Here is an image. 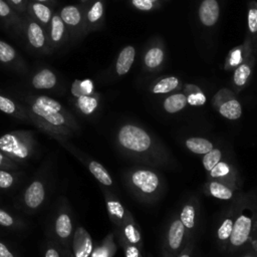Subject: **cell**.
I'll use <instances>...</instances> for the list:
<instances>
[{"instance_id": "39", "label": "cell", "mask_w": 257, "mask_h": 257, "mask_svg": "<svg viewBox=\"0 0 257 257\" xmlns=\"http://www.w3.org/2000/svg\"><path fill=\"white\" fill-rule=\"evenodd\" d=\"M223 159H224V155L222 150L219 148H214L209 153L203 155L202 165L204 169L207 172H209L213 167H215Z\"/></svg>"}, {"instance_id": "35", "label": "cell", "mask_w": 257, "mask_h": 257, "mask_svg": "<svg viewBox=\"0 0 257 257\" xmlns=\"http://www.w3.org/2000/svg\"><path fill=\"white\" fill-rule=\"evenodd\" d=\"M247 26H248L247 35L251 39L252 44L257 47V2L255 0H251L248 3Z\"/></svg>"}, {"instance_id": "7", "label": "cell", "mask_w": 257, "mask_h": 257, "mask_svg": "<svg viewBox=\"0 0 257 257\" xmlns=\"http://www.w3.org/2000/svg\"><path fill=\"white\" fill-rule=\"evenodd\" d=\"M21 32L25 35L26 42L31 49L44 54H49L52 51L47 30L30 16L23 18Z\"/></svg>"}, {"instance_id": "53", "label": "cell", "mask_w": 257, "mask_h": 257, "mask_svg": "<svg viewBox=\"0 0 257 257\" xmlns=\"http://www.w3.org/2000/svg\"><path fill=\"white\" fill-rule=\"evenodd\" d=\"M82 3H86V2H89L90 0H80Z\"/></svg>"}, {"instance_id": "13", "label": "cell", "mask_w": 257, "mask_h": 257, "mask_svg": "<svg viewBox=\"0 0 257 257\" xmlns=\"http://www.w3.org/2000/svg\"><path fill=\"white\" fill-rule=\"evenodd\" d=\"M252 53H253V44L251 42V39L247 35L242 44L233 47L228 52L225 59V63H224V69L227 71L234 70L237 66L243 63Z\"/></svg>"}, {"instance_id": "30", "label": "cell", "mask_w": 257, "mask_h": 257, "mask_svg": "<svg viewBox=\"0 0 257 257\" xmlns=\"http://www.w3.org/2000/svg\"><path fill=\"white\" fill-rule=\"evenodd\" d=\"M185 146L190 152L202 156L209 153L211 150L215 148L214 144L210 140L202 137L187 138L185 140Z\"/></svg>"}, {"instance_id": "9", "label": "cell", "mask_w": 257, "mask_h": 257, "mask_svg": "<svg viewBox=\"0 0 257 257\" xmlns=\"http://www.w3.org/2000/svg\"><path fill=\"white\" fill-rule=\"evenodd\" d=\"M84 6L76 4L63 6L59 10L58 14L64 22L70 36L79 37L86 33L84 25Z\"/></svg>"}, {"instance_id": "21", "label": "cell", "mask_w": 257, "mask_h": 257, "mask_svg": "<svg viewBox=\"0 0 257 257\" xmlns=\"http://www.w3.org/2000/svg\"><path fill=\"white\" fill-rule=\"evenodd\" d=\"M27 13L28 16L37 21L47 30L53 15L52 9L48 4L35 1H28Z\"/></svg>"}, {"instance_id": "15", "label": "cell", "mask_w": 257, "mask_h": 257, "mask_svg": "<svg viewBox=\"0 0 257 257\" xmlns=\"http://www.w3.org/2000/svg\"><path fill=\"white\" fill-rule=\"evenodd\" d=\"M104 196L108 216L116 228H119L133 214L125 207H123L120 201L111 193L106 191L104 192Z\"/></svg>"}, {"instance_id": "6", "label": "cell", "mask_w": 257, "mask_h": 257, "mask_svg": "<svg viewBox=\"0 0 257 257\" xmlns=\"http://www.w3.org/2000/svg\"><path fill=\"white\" fill-rule=\"evenodd\" d=\"M186 244L185 227L183 226L179 215H174L163 238L162 257H177Z\"/></svg>"}, {"instance_id": "27", "label": "cell", "mask_w": 257, "mask_h": 257, "mask_svg": "<svg viewBox=\"0 0 257 257\" xmlns=\"http://www.w3.org/2000/svg\"><path fill=\"white\" fill-rule=\"evenodd\" d=\"M136 57V49L133 45L124 46L118 53L115 61V72L118 76L125 75L132 68Z\"/></svg>"}, {"instance_id": "22", "label": "cell", "mask_w": 257, "mask_h": 257, "mask_svg": "<svg viewBox=\"0 0 257 257\" xmlns=\"http://www.w3.org/2000/svg\"><path fill=\"white\" fill-rule=\"evenodd\" d=\"M0 63L14 69H25L26 65L17 50L8 42L0 39Z\"/></svg>"}, {"instance_id": "29", "label": "cell", "mask_w": 257, "mask_h": 257, "mask_svg": "<svg viewBox=\"0 0 257 257\" xmlns=\"http://www.w3.org/2000/svg\"><path fill=\"white\" fill-rule=\"evenodd\" d=\"M0 19L10 28L16 30L17 33L22 31L23 18L16 13L6 0H0Z\"/></svg>"}, {"instance_id": "34", "label": "cell", "mask_w": 257, "mask_h": 257, "mask_svg": "<svg viewBox=\"0 0 257 257\" xmlns=\"http://www.w3.org/2000/svg\"><path fill=\"white\" fill-rule=\"evenodd\" d=\"M76 106L77 108L86 115H89L95 111L99 103V94L94 92L88 95H81L76 97Z\"/></svg>"}, {"instance_id": "18", "label": "cell", "mask_w": 257, "mask_h": 257, "mask_svg": "<svg viewBox=\"0 0 257 257\" xmlns=\"http://www.w3.org/2000/svg\"><path fill=\"white\" fill-rule=\"evenodd\" d=\"M165 48L161 42H155L144 54V66L147 71L155 72L159 70L165 61Z\"/></svg>"}, {"instance_id": "24", "label": "cell", "mask_w": 257, "mask_h": 257, "mask_svg": "<svg viewBox=\"0 0 257 257\" xmlns=\"http://www.w3.org/2000/svg\"><path fill=\"white\" fill-rule=\"evenodd\" d=\"M73 253L74 257H89L92 252V240L87 231L78 228L73 237Z\"/></svg>"}, {"instance_id": "12", "label": "cell", "mask_w": 257, "mask_h": 257, "mask_svg": "<svg viewBox=\"0 0 257 257\" xmlns=\"http://www.w3.org/2000/svg\"><path fill=\"white\" fill-rule=\"evenodd\" d=\"M237 214V203L236 200L233 202L232 206L228 209L225 215L221 218L216 232V239L219 247L222 250H227L228 243L233 231L234 221Z\"/></svg>"}, {"instance_id": "17", "label": "cell", "mask_w": 257, "mask_h": 257, "mask_svg": "<svg viewBox=\"0 0 257 257\" xmlns=\"http://www.w3.org/2000/svg\"><path fill=\"white\" fill-rule=\"evenodd\" d=\"M255 65V55L252 53L243 63L234 69L233 86L236 92L241 91L248 84Z\"/></svg>"}, {"instance_id": "47", "label": "cell", "mask_w": 257, "mask_h": 257, "mask_svg": "<svg viewBox=\"0 0 257 257\" xmlns=\"http://www.w3.org/2000/svg\"><path fill=\"white\" fill-rule=\"evenodd\" d=\"M0 167H3V168H13L14 167V163L12 162V160L10 158H8L6 155H4L1 151H0Z\"/></svg>"}, {"instance_id": "38", "label": "cell", "mask_w": 257, "mask_h": 257, "mask_svg": "<svg viewBox=\"0 0 257 257\" xmlns=\"http://www.w3.org/2000/svg\"><path fill=\"white\" fill-rule=\"evenodd\" d=\"M71 93L75 97L94 93L93 81L89 78L75 79L71 85Z\"/></svg>"}, {"instance_id": "40", "label": "cell", "mask_w": 257, "mask_h": 257, "mask_svg": "<svg viewBox=\"0 0 257 257\" xmlns=\"http://www.w3.org/2000/svg\"><path fill=\"white\" fill-rule=\"evenodd\" d=\"M0 110L7 114L20 115L22 113V109L19 107L17 103H15L11 98L5 96L0 93Z\"/></svg>"}, {"instance_id": "37", "label": "cell", "mask_w": 257, "mask_h": 257, "mask_svg": "<svg viewBox=\"0 0 257 257\" xmlns=\"http://www.w3.org/2000/svg\"><path fill=\"white\" fill-rule=\"evenodd\" d=\"M55 232L61 239H66L72 232V223L68 214L61 213L55 220Z\"/></svg>"}, {"instance_id": "19", "label": "cell", "mask_w": 257, "mask_h": 257, "mask_svg": "<svg viewBox=\"0 0 257 257\" xmlns=\"http://www.w3.org/2000/svg\"><path fill=\"white\" fill-rule=\"evenodd\" d=\"M203 192L210 197L223 201H235L239 196L238 191L215 180H208L203 186Z\"/></svg>"}, {"instance_id": "32", "label": "cell", "mask_w": 257, "mask_h": 257, "mask_svg": "<svg viewBox=\"0 0 257 257\" xmlns=\"http://www.w3.org/2000/svg\"><path fill=\"white\" fill-rule=\"evenodd\" d=\"M117 250L113 233H109L102 242L95 247L89 257H113Z\"/></svg>"}, {"instance_id": "31", "label": "cell", "mask_w": 257, "mask_h": 257, "mask_svg": "<svg viewBox=\"0 0 257 257\" xmlns=\"http://www.w3.org/2000/svg\"><path fill=\"white\" fill-rule=\"evenodd\" d=\"M187 104V97L183 92L172 93L163 100L164 110L171 114L183 110Z\"/></svg>"}, {"instance_id": "4", "label": "cell", "mask_w": 257, "mask_h": 257, "mask_svg": "<svg viewBox=\"0 0 257 257\" xmlns=\"http://www.w3.org/2000/svg\"><path fill=\"white\" fill-rule=\"evenodd\" d=\"M31 116L44 128L52 131L54 133L66 134L70 128L75 127V121L72 116L64 109H46L42 108L34 103L28 102Z\"/></svg>"}, {"instance_id": "43", "label": "cell", "mask_w": 257, "mask_h": 257, "mask_svg": "<svg viewBox=\"0 0 257 257\" xmlns=\"http://www.w3.org/2000/svg\"><path fill=\"white\" fill-rule=\"evenodd\" d=\"M13 183L14 177L10 173L0 170V188L8 189L13 185Z\"/></svg>"}, {"instance_id": "16", "label": "cell", "mask_w": 257, "mask_h": 257, "mask_svg": "<svg viewBox=\"0 0 257 257\" xmlns=\"http://www.w3.org/2000/svg\"><path fill=\"white\" fill-rule=\"evenodd\" d=\"M104 18V2L103 0H94L84 11L85 32L95 30L102 25Z\"/></svg>"}, {"instance_id": "36", "label": "cell", "mask_w": 257, "mask_h": 257, "mask_svg": "<svg viewBox=\"0 0 257 257\" xmlns=\"http://www.w3.org/2000/svg\"><path fill=\"white\" fill-rule=\"evenodd\" d=\"M89 172L92 174V176L103 186L110 187L112 186V178L110 177L109 173L106 171V169L98 162L96 161H89L87 164Z\"/></svg>"}, {"instance_id": "20", "label": "cell", "mask_w": 257, "mask_h": 257, "mask_svg": "<svg viewBox=\"0 0 257 257\" xmlns=\"http://www.w3.org/2000/svg\"><path fill=\"white\" fill-rule=\"evenodd\" d=\"M220 16V5L217 0H202L198 9V17L202 25L214 26Z\"/></svg>"}, {"instance_id": "33", "label": "cell", "mask_w": 257, "mask_h": 257, "mask_svg": "<svg viewBox=\"0 0 257 257\" xmlns=\"http://www.w3.org/2000/svg\"><path fill=\"white\" fill-rule=\"evenodd\" d=\"M183 93L187 97V103L193 106H201L206 103V95L201 89L196 84L193 83H188L184 86L183 88Z\"/></svg>"}, {"instance_id": "1", "label": "cell", "mask_w": 257, "mask_h": 257, "mask_svg": "<svg viewBox=\"0 0 257 257\" xmlns=\"http://www.w3.org/2000/svg\"><path fill=\"white\" fill-rule=\"evenodd\" d=\"M118 151L127 159L149 166L172 168L176 162L168 149L142 125L126 122L115 135Z\"/></svg>"}, {"instance_id": "28", "label": "cell", "mask_w": 257, "mask_h": 257, "mask_svg": "<svg viewBox=\"0 0 257 257\" xmlns=\"http://www.w3.org/2000/svg\"><path fill=\"white\" fill-rule=\"evenodd\" d=\"M57 81V75L49 68H41L31 77V85L35 89H51L56 86Z\"/></svg>"}, {"instance_id": "5", "label": "cell", "mask_w": 257, "mask_h": 257, "mask_svg": "<svg viewBox=\"0 0 257 257\" xmlns=\"http://www.w3.org/2000/svg\"><path fill=\"white\" fill-rule=\"evenodd\" d=\"M0 151L11 160L25 161L32 153V137L28 132H12L0 137Z\"/></svg>"}, {"instance_id": "14", "label": "cell", "mask_w": 257, "mask_h": 257, "mask_svg": "<svg viewBox=\"0 0 257 257\" xmlns=\"http://www.w3.org/2000/svg\"><path fill=\"white\" fill-rule=\"evenodd\" d=\"M47 34L50 46L53 49L60 47L68 37V30L57 12H54L47 28Z\"/></svg>"}, {"instance_id": "25", "label": "cell", "mask_w": 257, "mask_h": 257, "mask_svg": "<svg viewBox=\"0 0 257 257\" xmlns=\"http://www.w3.org/2000/svg\"><path fill=\"white\" fill-rule=\"evenodd\" d=\"M181 88H182L181 79L174 75L158 78L150 86V90L154 94H166V93L177 91Z\"/></svg>"}, {"instance_id": "11", "label": "cell", "mask_w": 257, "mask_h": 257, "mask_svg": "<svg viewBox=\"0 0 257 257\" xmlns=\"http://www.w3.org/2000/svg\"><path fill=\"white\" fill-rule=\"evenodd\" d=\"M179 218L186 230V241L193 240V236L198 224L199 218V202L196 198L189 199L182 207Z\"/></svg>"}, {"instance_id": "3", "label": "cell", "mask_w": 257, "mask_h": 257, "mask_svg": "<svg viewBox=\"0 0 257 257\" xmlns=\"http://www.w3.org/2000/svg\"><path fill=\"white\" fill-rule=\"evenodd\" d=\"M237 214L227 250L235 253L243 249L257 229V202L249 195H239L236 199Z\"/></svg>"}, {"instance_id": "2", "label": "cell", "mask_w": 257, "mask_h": 257, "mask_svg": "<svg viewBox=\"0 0 257 257\" xmlns=\"http://www.w3.org/2000/svg\"><path fill=\"white\" fill-rule=\"evenodd\" d=\"M123 182L128 192L138 201L146 204L156 203L166 191L165 179L152 168H130L124 172Z\"/></svg>"}, {"instance_id": "44", "label": "cell", "mask_w": 257, "mask_h": 257, "mask_svg": "<svg viewBox=\"0 0 257 257\" xmlns=\"http://www.w3.org/2000/svg\"><path fill=\"white\" fill-rule=\"evenodd\" d=\"M6 1L18 13H24L27 11V4L29 0H6Z\"/></svg>"}, {"instance_id": "23", "label": "cell", "mask_w": 257, "mask_h": 257, "mask_svg": "<svg viewBox=\"0 0 257 257\" xmlns=\"http://www.w3.org/2000/svg\"><path fill=\"white\" fill-rule=\"evenodd\" d=\"M117 232L131 244L137 246L139 249H143V239L141 234V229L137 224L133 215H131L125 222L117 228Z\"/></svg>"}, {"instance_id": "50", "label": "cell", "mask_w": 257, "mask_h": 257, "mask_svg": "<svg viewBox=\"0 0 257 257\" xmlns=\"http://www.w3.org/2000/svg\"><path fill=\"white\" fill-rule=\"evenodd\" d=\"M241 257H257V252L251 251V250H247L246 254H243Z\"/></svg>"}, {"instance_id": "42", "label": "cell", "mask_w": 257, "mask_h": 257, "mask_svg": "<svg viewBox=\"0 0 257 257\" xmlns=\"http://www.w3.org/2000/svg\"><path fill=\"white\" fill-rule=\"evenodd\" d=\"M131 4L141 11H152L159 7L152 0H131Z\"/></svg>"}, {"instance_id": "49", "label": "cell", "mask_w": 257, "mask_h": 257, "mask_svg": "<svg viewBox=\"0 0 257 257\" xmlns=\"http://www.w3.org/2000/svg\"><path fill=\"white\" fill-rule=\"evenodd\" d=\"M45 257H60V256H59V252L57 251V249L50 247L46 250Z\"/></svg>"}, {"instance_id": "26", "label": "cell", "mask_w": 257, "mask_h": 257, "mask_svg": "<svg viewBox=\"0 0 257 257\" xmlns=\"http://www.w3.org/2000/svg\"><path fill=\"white\" fill-rule=\"evenodd\" d=\"M45 198V189L40 181H33L24 193V203L30 209L38 208Z\"/></svg>"}, {"instance_id": "52", "label": "cell", "mask_w": 257, "mask_h": 257, "mask_svg": "<svg viewBox=\"0 0 257 257\" xmlns=\"http://www.w3.org/2000/svg\"><path fill=\"white\" fill-rule=\"evenodd\" d=\"M154 3H156L158 6H160V2L162 1V0H152Z\"/></svg>"}, {"instance_id": "10", "label": "cell", "mask_w": 257, "mask_h": 257, "mask_svg": "<svg viewBox=\"0 0 257 257\" xmlns=\"http://www.w3.org/2000/svg\"><path fill=\"white\" fill-rule=\"evenodd\" d=\"M208 180H215L225 184L235 191H239L242 181L234 165L225 159L221 160L208 172Z\"/></svg>"}, {"instance_id": "45", "label": "cell", "mask_w": 257, "mask_h": 257, "mask_svg": "<svg viewBox=\"0 0 257 257\" xmlns=\"http://www.w3.org/2000/svg\"><path fill=\"white\" fill-rule=\"evenodd\" d=\"M14 224V219L10 214L0 209V225L5 227H10Z\"/></svg>"}, {"instance_id": "46", "label": "cell", "mask_w": 257, "mask_h": 257, "mask_svg": "<svg viewBox=\"0 0 257 257\" xmlns=\"http://www.w3.org/2000/svg\"><path fill=\"white\" fill-rule=\"evenodd\" d=\"M193 240L192 241H189L185 247L183 248V250L180 252V254L177 256V257H192L193 255Z\"/></svg>"}, {"instance_id": "51", "label": "cell", "mask_w": 257, "mask_h": 257, "mask_svg": "<svg viewBox=\"0 0 257 257\" xmlns=\"http://www.w3.org/2000/svg\"><path fill=\"white\" fill-rule=\"evenodd\" d=\"M29 1H35V2H41V3H45V4H55V0H29Z\"/></svg>"}, {"instance_id": "41", "label": "cell", "mask_w": 257, "mask_h": 257, "mask_svg": "<svg viewBox=\"0 0 257 257\" xmlns=\"http://www.w3.org/2000/svg\"><path fill=\"white\" fill-rule=\"evenodd\" d=\"M116 238L121 245L123 252H124V257H143L142 250L139 249L137 246L128 243L121 235L119 232H116Z\"/></svg>"}, {"instance_id": "8", "label": "cell", "mask_w": 257, "mask_h": 257, "mask_svg": "<svg viewBox=\"0 0 257 257\" xmlns=\"http://www.w3.org/2000/svg\"><path fill=\"white\" fill-rule=\"evenodd\" d=\"M215 109L225 118L236 120L242 115V105L237 99L235 92L227 87L219 89L212 98Z\"/></svg>"}, {"instance_id": "48", "label": "cell", "mask_w": 257, "mask_h": 257, "mask_svg": "<svg viewBox=\"0 0 257 257\" xmlns=\"http://www.w3.org/2000/svg\"><path fill=\"white\" fill-rule=\"evenodd\" d=\"M0 257H14L13 254L10 252V250L0 242Z\"/></svg>"}]
</instances>
